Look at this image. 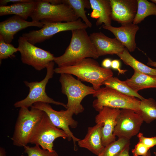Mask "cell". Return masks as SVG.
Here are the masks:
<instances>
[{
    "label": "cell",
    "mask_w": 156,
    "mask_h": 156,
    "mask_svg": "<svg viewBox=\"0 0 156 156\" xmlns=\"http://www.w3.org/2000/svg\"><path fill=\"white\" fill-rule=\"evenodd\" d=\"M70 43L64 53L55 57L58 67L73 65L86 58L96 59L99 57L86 29L72 30Z\"/></svg>",
    "instance_id": "6da1fadb"
},
{
    "label": "cell",
    "mask_w": 156,
    "mask_h": 156,
    "mask_svg": "<svg viewBox=\"0 0 156 156\" xmlns=\"http://www.w3.org/2000/svg\"><path fill=\"white\" fill-rule=\"evenodd\" d=\"M57 74L66 73L74 75L79 80L91 83L96 90L99 89L106 80L112 77L110 68L101 67L95 59L85 58L71 66L57 67L54 69Z\"/></svg>",
    "instance_id": "7a4b0ae2"
},
{
    "label": "cell",
    "mask_w": 156,
    "mask_h": 156,
    "mask_svg": "<svg viewBox=\"0 0 156 156\" xmlns=\"http://www.w3.org/2000/svg\"><path fill=\"white\" fill-rule=\"evenodd\" d=\"M59 81L62 92L67 98L66 109L76 115L82 112L84 108L81 104L82 101L86 96L94 94L96 91L93 87L86 86L70 74H60Z\"/></svg>",
    "instance_id": "3957f363"
},
{
    "label": "cell",
    "mask_w": 156,
    "mask_h": 156,
    "mask_svg": "<svg viewBox=\"0 0 156 156\" xmlns=\"http://www.w3.org/2000/svg\"><path fill=\"white\" fill-rule=\"evenodd\" d=\"M45 112L31 107L20 108L11 140L14 145L24 147L29 143L33 132Z\"/></svg>",
    "instance_id": "277c9868"
},
{
    "label": "cell",
    "mask_w": 156,
    "mask_h": 156,
    "mask_svg": "<svg viewBox=\"0 0 156 156\" xmlns=\"http://www.w3.org/2000/svg\"><path fill=\"white\" fill-rule=\"evenodd\" d=\"M93 96L96 98L93 102V107L98 112L105 107L119 109H130L136 113L139 109L140 100L109 87L101 88L96 91Z\"/></svg>",
    "instance_id": "5b68a950"
},
{
    "label": "cell",
    "mask_w": 156,
    "mask_h": 156,
    "mask_svg": "<svg viewBox=\"0 0 156 156\" xmlns=\"http://www.w3.org/2000/svg\"><path fill=\"white\" fill-rule=\"evenodd\" d=\"M30 17L33 21L50 22H70L79 18L68 5L64 3L52 4L47 0H37Z\"/></svg>",
    "instance_id": "8992f818"
},
{
    "label": "cell",
    "mask_w": 156,
    "mask_h": 156,
    "mask_svg": "<svg viewBox=\"0 0 156 156\" xmlns=\"http://www.w3.org/2000/svg\"><path fill=\"white\" fill-rule=\"evenodd\" d=\"M54 62H51L46 68L47 73L44 78L40 81L28 82L25 81V85L29 88V93L24 99L15 102L14 105L16 108L25 107L28 108L37 102H41L62 106L66 109V104L54 100L49 97L46 92V87L49 79L53 77L54 73Z\"/></svg>",
    "instance_id": "52a82bcc"
},
{
    "label": "cell",
    "mask_w": 156,
    "mask_h": 156,
    "mask_svg": "<svg viewBox=\"0 0 156 156\" xmlns=\"http://www.w3.org/2000/svg\"><path fill=\"white\" fill-rule=\"evenodd\" d=\"M67 139L68 136L62 129L57 127L51 122L45 113L35 127L29 143L41 146L42 148L50 152L54 151V141L58 138Z\"/></svg>",
    "instance_id": "ba28073f"
},
{
    "label": "cell",
    "mask_w": 156,
    "mask_h": 156,
    "mask_svg": "<svg viewBox=\"0 0 156 156\" xmlns=\"http://www.w3.org/2000/svg\"><path fill=\"white\" fill-rule=\"evenodd\" d=\"M43 23V27L38 30H33L23 33L22 36L29 43L33 44L41 43L50 39L55 34L63 31L86 29L88 26L81 19L70 22H50L41 21Z\"/></svg>",
    "instance_id": "9c48e42d"
},
{
    "label": "cell",
    "mask_w": 156,
    "mask_h": 156,
    "mask_svg": "<svg viewBox=\"0 0 156 156\" xmlns=\"http://www.w3.org/2000/svg\"><path fill=\"white\" fill-rule=\"evenodd\" d=\"M18 42L17 48L23 63L40 71L46 68L51 62L54 61L55 57L53 54L30 43L22 36L19 37Z\"/></svg>",
    "instance_id": "30bf717a"
},
{
    "label": "cell",
    "mask_w": 156,
    "mask_h": 156,
    "mask_svg": "<svg viewBox=\"0 0 156 156\" xmlns=\"http://www.w3.org/2000/svg\"><path fill=\"white\" fill-rule=\"evenodd\" d=\"M44 111L48 116L53 125L63 130L68 136V141L72 140L75 146L76 143L80 139L75 137L70 129L69 127L75 128L78 122L73 118V114L69 110L56 111L49 103L38 102L34 103L31 107Z\"/></svg>",
    "instance_id": "8fae6325"
},
{
    "label": "cell",
    "mask_w": 156,
    "mask_h": 156,
    "mask_svg": "<svg viewBox=\"0 0 156 156\" xmlns=\"http://www.w3.org/2000/svg\"><path fill=\"white\" fill-rule=\"evenodd\" d=\"M143 122L140 115L134 111L121 109L116 119L113 134L118 138L130 140L139 133Z\"/></svg>",
    "instance_id": "7c38bea8"
},
{
    "label": "cell",
    "mask_w": 156,
    "mask_h": 156,
    "mask_svg": "<svg viewBox=\"0 0 156 156\" xmlns=\"http://www.w3.org/2000/svg\"><path fill=\"white\" fill-rule=\"evenodd\" d=\"M120 110L119 109L104 107L95 117L96 123L101 122L103 124L101 130V139L104 146L116 140V136L113 132Z\"/></svg>",
    "instance_id": "4fadbf2b"
},
{
    "label": "cell",
    "mask_w": 156,
    "mask_h": 156,
    "mask_svg": "<svg viewBox=\"0 0 156 156\" xmlns=\"http://www.w3.org/2000/svg\"><path fill=\"white\" fill-rule=\"evenodd\" d=\"M112 20L121 25L133 23L136 14L137 0H109Z\"/></svg>",
    "instance_id": "5bb4252c"
},
{
    "label": "cell",
    "mask_w": 156,
    "mask_h": 156,
    "mask_svg": "<svg viewBox=\"0 0 156 156\" xmlns=\"http://www.w3.org/2000/svg\"><path fill=\"white\" fill-rule=\"evenodd\" d=\"M43 26L42 22L28 21L14 15L0 23V35L6 43L10 44L14 35L21 30L30 27L41 28Z\"/></svg>",
    "instance_id": "9a60e30c"
},
{
    "label": "cell",
    "mask_w": 156,
    "mask_h": 156,
    "mask_svg": "<svg viewBox=\"0 0 156 156\" xmlns=\"http://www.w3.org/2000/svg\"><path fill=\"white\" fill-rule=\"evenodd\" d=\"M99 57L122 53L125 47L117 39L109 38L101 32H93L89 36Z\"/></svg>",
    "instance_id": "2e32d148"
},
{
    "label": "cell",
    "mask_w": 156,
    "mask_h": 156,
    "mask_svg": "<svg viewBox=\"0 0 156 156\" xmlns=\"http://www.w3.org/2000/svg\"><path fill=\"white\" fill-rule=\"evenodd\" d=\"M102 27L112 32L116 38L130 52H133L136 48L135 42L136 34L139 29V26L133 23L122 25L119 27L111 25H103Z\"/></svg>",
    "instance_id": "e0dca14e"
},
{
    "label": "cell",
    "mask_w": 156,
    "mask_h": 156,
    "mask_svg": "<svg viewBox=\"0 0 156 156\" xmlns=\"http://www.w3.org/2000/svg\"><path fill=\"white\" fill-rule=\"evenodd\" d=\"M103 126V123L100 122L96 123L93 127H88L85 138L77 142L79 146L87 149L97 156L99 155L105 147L101 139Z\"/></svg>",
    "instance_id": "ac0fdd59"
},
{
    "label": "cell",
    "mask_w": 156,
    "mask_h": 156,
    "mask_svg": "<svg viewBox=\"0 0 156 156\" xmlns=\"http://www.w3.org/2000/svg\"><path fill=\"white\" fill-rule=\"evenodd\" d=\"M92 10L90 17L97 19V26L103 23L106 26L111 25V8L109 0H89Z\"/></svg>",
    "instance_id": "d6986e66"
},
{
    "label": "cell",
    "mask_w": 156,
    "mask_h": 156,
    "mask_svg": "<svg viewBox=\"0 0 156 156\" xmlns=\"http://www.w3.org/2000/svg\"><path fill=\"white\" fill-rule=\"evenodd\" d=\"M37 3V0H34L28 3L0 6V16L14 14L19 16L26 20L28 17H30L32 14Z\"/></svg>",
    "instance_id": "ffe728a7"
},
{
    "label": "cell",
    "mask_w": 156,
    "mask_h": 156,
    "mask_svg": "<svg viewBox=\"0 0 156 156\" xmlns=\"http://www.w3.org/2000/svg\"><path fill=\"white\" fill-rule=\"evenodd\" d=\"M124 81L137 92L147 88H156V76L142 73L135 70L132 77Z\"/></svg>",
    "instance_id": "44dd1931"
},
{
    "label": "cell",
    "mask_w": 156,
    "mask_h": 156,
    "mask_svg": "<svg viewBox=\"0 0 156 156\" xmlns=\"http://www.w3.org/2000/svg\"><path fill=\"white\" fill-rule=\"evenodd\" d=\"M117 55L125 64L131 67L134 70L144 74L156 76V68L150 67L137 60L126 48L122 53Z\"/></svg>",
    "instance_id": "7402d4cb"
},
{
    "label": "cell",
    "mask_w": 156,
    "mask_h": 156,
    "mask_svg": "<svg viewBox=\"0 0 156 156\" xmlns=\"http://www.w3.org/2000/svg\"><path fill=\"white\" fill-rule=\"evenodd\" d=\"M143 121L149 124L156 119V102L153 98L140 100L137 112Z\"/></svg>",
    "instance_id": "603a6c76"
},
{
    "label": "cell",
    "mask_w": 156,
    "mask_h": 156,
    "mask_svg": "<svg viewBox=\"0 0 156 156\" xmlns=\"http://www.w3.org/2000/svg\"><path fill=\"white\" fill-rule=\"evenodd\" d=\"M106 87L112 88L118 92L126 95L136 97L142 100L143 96L132 89L125 81L119 79L118 78L112 77L105 80L103 83Z\"/></svg>",
    "instance_id": "cb8c5ba5"
},
{
    "label": "cell",
    "mask_w": 156,
    "mask_h": 156,
    "mask_svg": "<svg viewBox=\"0 0 156 156\" xmlns=\"http://www.w3.org/2000/svg\"><path fill=\"white\" fill-rule=\"evenodd\" d=\"M62 1L69 6L78 17L80 18L88 27H92V23L87 18L85 10V8H91L89 0H62Z\"/></svg>",
    "instance_id": "d4e9b609"
},
{
    "label": "cell",
    "mask_w": 156,
    "mask_h": 156,
    "mask_svg": "<svg viewBox=\"0 0 156 156\" xmlns=\"http://www.w3.org/2000/svg\"><path fill=\"white\" fill-rule=\"evenodd\" d=\"M138 7L137 13L133 23L137 25L144 20L147 16H156V5L146 0H137Z\"/></svg>",
    "instance_id": "484cf974"
},
{
    "label": "cell",
    "mask_w": 156,
    "mask_h": 156,
    "mask_svg": "<svg viewBox=\"0 0 156 156\" xmlns=\"http://www.w3.org/2000/svg\"><path fill=\"white\" fill-rule=\"evenodd\" d=\"M130 140L118 138L105 146L102 152L97 156H118L126 147L130 146Z\"/></svg>",
    "instance_id": "4316f807"
},
{
    "label": "cell",
    "mask_w": 156,
    "mask_h": 156,
    "mask_svg": "<svg viewBox=\"0 0 156 156\" xmlns=\"http://www.w3.org/2000/svg\"><path fill=\"white\" fill-rule=\"evenodd\" d=\"M18 51L17 48L11 44L6 43L0 35V61L8 58L14 57L15 53Z\"/></svg>",
    "instance_id": "83f0119b"
},
{
    "label": "cell",
    "mask_w": 156,
    "mask_h": 156,
    "mask_svg": "<svg viewBox=\"0 0 156 156\" xmlns=\"http://www.w3.org/2000/svg\"><path fill=\"white\" fill-rule=\"evenodd\" d=\"M24 153L27 154V156H58L57 152L54 150L50 152L40 148V146L36 145L34 147L27 145L23 147ZM21 156H24L21 155Z\"/></svg>",
    "instance_id": "f1b7e54d"
},
{
    "label": "cell",
    "mask_w": 156,
    "mask_h": 156,
    "mask_svg": "<svg viewBox=\"0 0 156 156\" xmlns=\"http://www.w3.org/2000/svg\"><path fill=\"white\" fill-rule=\"evenodd\" d=\"M137 136L139 142L142 143L148 148L150 149L156 145V136L152 137H146L142 133H139Z\"/></svg>",
    "instance_id": "f546056e"
},
{
    "label": "cell",
    "mask_w": 156,
    "mask_h": 156,
    "mask_svg": "<svg viewBox=\"0 0 156 156\" xmlns=\"http://www.w3.org/2000/svg\"><path fill=\"white\" fill-rule=\"evenodd\" d=\"M149 150L142 143L139 142L131 151L133 156H145Z\"/></svg>",
    "instance_id": "4dcf8cb0"
},
{
    "label": "cell",
    "mask_w": 156,
    "mask_h": 156,
    "mask_svg": "<svg viewBox=\"0 0 156 156\" xmlns=\"http://www.w3.org/2000/svg\"><path fill=\"white\" fill-rule=\"evenodd\" d=\"M120 67V63L119 60L115 59L112 60L111 67L113 69L117 70L119 74H124L127 70L122 69H121Z\"/></svg>",
    "instance_id": "1f68e13d"
},
{
    "label": "cell",
    "mask_w": 156,
    "mask_h": 156,
    "mask_svg": "<svg viewBox=\"0 0 156 156\" xmlns=\"http://www.w3.org/2000/svg\"><path fill=\"white\" fill-rule=\"evenodd\" d=\"M32 0H1L0 1V6L6 5L9 2H11L12 4L18 3H25L32 2Z\"/></svg>",
    "instance_id": "d6a6232c"
},
{
    "label": "cell",
    "mask_w": 156,
    "mask_h": 156,
    "mask_svg": "<svg viewBox=\"0 0 156 156\" xmlns=\"http://www.w3.org/2000/svg\"><path fill=\"white\" fill-rule=\"evenodd\" d=\"M111 60L109 58H107L103 60L101 65L103 68H110L111 67Z\"/></svg>",
    "instance_id": "836d02e7"
},
{
    "label": "cell",
    "mask_w": 156,
    "mask_h": 156,
    "mask_svg": "<svg viewBox=\"0 0 156 156\" xmlns=\"http://www.w3.org/2000/svg\"><path fill=\"white\" fill-rule=\"evenodd\" d=\"M129 146L125 148L118 156H130L129 154Z\"/></svg>",
    "instance_id": "e575fe53"
},
{
    "label": "cell",
    "mask_w": 156,
    "mask_h": 156,
    "mask_svg": "<svg viewBox=\"0 0 156 156\" xmlns=\"http://www.w3.org/2000/svg\"><path fill=\"white\" fill-rule=\"evenodd\" d=\"M147 64L148 66L156 67V61H153L149 57H148V61Z\"/></svg>",
    "instance_id": "d590c367"
},
{
    "label": "cell",
    "mask_w": 156,
    "mask_h": 156,
    "mask_svg": "<svg viewBox=\"0 0 156 156\" xmlns=\"http://www.w3.org/2000/svg\"><path fill=\"white\" fill-rule=\"evenodd\" d=\"M6 152L5 149L2 147L0 148V156H6Z\"/></svg>",
    "instance_id": "8d00e7d4"
},
{
    "label": "cell",
    "mask_w": 156,
    "mask_h": 156,
    "mask_svg": "<svg viewBox=\"0 0 156 156\" xmlns=\"http://www.w3.org/2000/svg\"><path fill=\"white\" fill-rule=\"evenodd\" d=\"M145 156H151V153L150 150L148 151L147 154Z\"/></svg>",
    "instance_id": "74e56055"
},
{
    "label": "cell",
    "mask_w": 156,
    "mask_h": 156,
    "mask_svg": "<svg viewBox=\"0 0 156 156\" xmlns=\"http://www.w3.org/2000/svg\"><path fill=\"white\" fill-rule=\"evenodd\" d=\"M153 153L155 156H156V152H154Z\"/></svg>",
    "instance_id": "f35d334b"
}]
</instances>
